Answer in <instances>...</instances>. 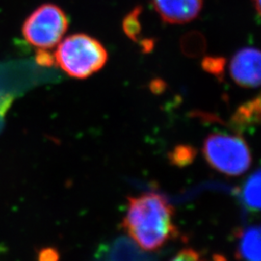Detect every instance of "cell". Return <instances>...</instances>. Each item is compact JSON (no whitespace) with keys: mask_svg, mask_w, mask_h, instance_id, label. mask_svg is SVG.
I'll return each mask as SVG.
<instances>
[{"mask_svg":"<svg viewBox=\"0 0 261 261\" xmlns=\"http://www.w3.org/2000/svg\"><path fill=\"white\" fill-rule=\"evenodd\" d=\"M173 218L174 208L168 198L150 192L128 198L122 226L140 249L155 252L177 236Z\"/></svg>","mask_w":261,"mask_h":261,"instance_id":"1","label":"cell"},{"mask_svg":"<svg viewBox=\"0 0 261 261\" xmlns=\"http://www.w3.org/2000/svg\"><path fill=\"white\" fill-rule=\"evenodd\" d=\"M55 60L67 75L84 80L106 65L108 51L97 39L80 33L66 38L58 45Z\"/></svg>","mask_w":261,"mask_h":261,"instance_id":"2","label":"cell"},{"mask_svg":"<svg viewBox=\"0 0 261 261\" xmlns=\"http://www.w3.org/2000/svg\"><path fill=\"white\" fill-rule=\"evenodd\" d=\"M203 156L208 165L227 176H239L252 165V153L238 135L212 133L203 142Z\"/></svg>","mask_w":261,"mask_h":261,"instance_id":"3","label":"cell"},{"mask_svg":"<svg viewBox=\"0 0 261 261\" xmlns=\"http://www.w3.org/2000/svg\"><path fill=\"white\" fill-rule=\"evenodd\" d=\"M69 27L63 10L55 4H44L35 10L23 23L22 35L28 44L47 50L57 46Z\"/></svg>","mask_w":261,"mask_h":261,"instance_id":"4","label":"cell"},{"mask_svg":"<svg viewBox=\"0 0 261 261\" xmlns=\"http://www.w3.org/2000/svg\"><path fill=\"white\" fill-rule=\"evenodd\" d=\"M230 76L244 88H256L260 84L261 56L255 47H244L234 55L229 66Z\"/></svg>","mask_w":261,"mask_h":261,"instance_id":"5","label":"cell"},{"mask_svg":"<svg viewBox=\"0 0 261 261\" xmlns=\"http://www.w3.org/2000/svg\"><path fill=\"white\" fill-rule=\"evenodd\" d=\"M161 19L171 24H183L196 19L203 0H152Z\"/></svg>","mask_w":261,"mask_h":261,"instance_id":"6","label":"cell"},{"mask_svg":"<svg viewBox=\"0 0 261 261\" xmlns=\"http://www.w3.org/2000/svg\"><path fill=\"white\" fill-rule=\"evenodd\" d=\"M236 257L240 261H260V227L252 225L237 233Z\"/></svg>","mask_w":261,"mask_h":261,"instance_id":"7","label":"cell"},{"mask_svg":"<svg viewBox=\"0 0 261 261\" xmlns=\"http://www.w3.org/2000/svg\"><path fill=\"white\" fill-rule=\"evenodd\" d=\"M260 122V98L242 105L231 118V125L235 130L243 132L253 126H257Z\"/></svg>","mask_w":261,"mask_h":261,"instance_id":"8","label":"cell"},{"mask_svg":"<svg viewBox=\"0 0 261 261\" xmlns=\"http://www.w3.org/2000/svg\"><path fill=\"white\" fill-rule=\"evenodd\" d=\"M241 198L247 210L258 212L260 209V171L256 170L247 179L241 191Z\"/></svg>","mask_w":261,"mask_h":261,"instance_id":"9","label":"cell"},{"mask_svg":"<svg viewBox=\"0 0 261 261\" xmlns=\"http://www.w3.org/2000/svg\"><path fill=\"white\" fill-rule=\"evenodd\" d=\"M195 148L189 145H179L169 153L170 162L177 167H185L192 164L196 157Z\"/></svg>","mask_w":261,"mask_h":261,"instance_id":"10","label":"cell"},{"mask_svg":"<svg viewBox=\"0 0 261 261\" xmlns=\"http://www.w3.org/2000/svg\"><path fill=\"white\" fill-rule=\"evenodd\" d=\"M140 8H136L125 18L123 21V29L125 33L133 40L137 41L140 33Z\"/></svg>","mask_w":261,"mask_h":261,"instance_id":"11","label":"cell"},{"mask_svg":"<svg viewBox=\"0 0 261 261\" xmlns=\"http://www.w3.org/2000/svg\"><path fill=\"white\" fill-rule=\"evenodd\" d=\"M224 59L222 58H205L203 61V67L207 72L218 75L224 71Z\"/></svg>","mask_w":261,"mask_h":261,"instance_id":"12","label":"cell"},{"mask_svg":"<svg viewBox=\"0 0 261 261\" xmlns=\"http://www.w3.org/2000/svg\"><path fill=\"white\" fill-rule=\"evenodd\" d=\"M170 261H200V255L193 249H184Z\"/></svg>","mask_w":261,"mask_h":261,"instance_id":"13","label":"cell"},{"mask_svg":"<svg viewBox=\"0 0 261 261\" xmlns=\"http://www.w3.org/2000/svg\"><path fill=\"white\" fill-rule=\"evenodd\" d=\"M38 62L42 65H53L56 63L55 56H51L47 50L39 49L37 56Z\"/></svg>","mask_w":261,"mask_h":261,"instance_id":"14","label":"cell"},{"mask_svg":"<svg viewBox=\"0 0 261 261\" xmlns=\"http://www.w3.org/2000/svg\"><path fill=\"white\" fill-rule=\"evenodd\" d=\"M41 260L42 261H57L58 257L57 255L55 254V252L53 251H46L43 253V255L41 256Z\"/></svg>","mask_w":261,"mask_h":261,"instance_id":"15","label":"cell"},{"mask_svg":"<svg viewBox=\"0 0 261 261\" xmlns=\"http://www.w3.org/2000/svg\"><path fill=\"white\" fill-rule=\"evenodd\" d=\"M253 4L255 7V11L259 15L260 14V0H253Z\"/></svg>","mask_w":261,"mask_h":261,"instance_id":"16","label":"cell"}]
</instances>
